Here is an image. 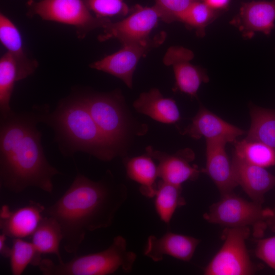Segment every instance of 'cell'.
<instances>
[{"mask_svg": "<svg viewBox=\"0 0 275 275\" xmlns=\"http://www.w3.org/2000/svg\"><path fill=\"white\" fill-rule=\"evenodd\" d=\"M112 179L94 181L78 173L71 185L44 213L61 226L64 250L77 252L87 232L106 228L127 198L124 186Z\"/></svg>", "mask_w": 275, "mask_h": 275, "instance_id": "obj_1", "label": "cell"}, {"mask_svg": "<svg viewBox=\"0 0 275 275\" xmlns=\"http://www.w3.org/2000/svg\"><path fill=\"white\" fill-rule=\"evenodd\" d=\"M41 114L16 113L1 118L0 184L14 193L28 187L51 194L60 172L47 160L37 128Z\"/></svg>", "mask_w": 275, "mask_h": 275, "instance_id": "obj_2", "label": "cell"}, {"mask_svg": "<svg viewBox=\"0 0 275 275\" xmlns=\"http://www.w3.org/2000/svg\"><path fill=\"white\" fill-rule=\"evenodd\" d=\"M41 122L53 129L64 156L82 152L109 161L118 153L99 129L80 96L61 101L51 113H42Z\"/></svg>", "mask_w": 275, "mask_h": 275, "instance_id": "obj_3", "label": "cell"}, {"mask_svg": "<svg viewBox=\"0 0 275 275\" xmlns=\"http://www.w3.org/2000/svg\"><path fill=\"white\" fill-rule=\"evenodd\" d=\"M136 259L135 253L127 250L125 238L119 235L102 251L75 256L67 262L59 263L44 258L38 267L44 275H106L119 269L130 272Z\"/></svg>", "mask_w": 275, "mask_h": 275, "instance_id": "obj_4", "label": "cell"}, {"mask_svg": "<svg viewBox=\"0 0 275 275\" xmlns=\"http://www.w3.org/2000/svg\"><path fill=\"white\" fill-rule=\"evenodd\" d=\"M271 214V209L263 208L261 204L248 201L232 193L222 196L203 217L209 223L226 227H252L254 237L260 238L267 228V219Z\"/></svg>", "mask_w": 275, "mask_h": 275, "instance_id": "obj_5", "label": "cell"}, {"mask_svg": "<svg viewBox=\"0 0 275 275\" xmlns=\"http://www.w3.org/2000/svg\"><path fill=\"white\" fill-rule=\"evenodd\" d=\"M28 6V15L72 25L76 28L79 38L94 29L102 28L110 20L94 15L86 0H30Z\"/></svg>", "mask_w": 275, "mask_h": 275, "instance_id": "obj_6", "label": "cell"}, {"mask_svg": "<svg viewBox=\"0 0 275 275\" xmlns=\"http://www.w3.org/2000/svg\"><path fill=\"white\" fill-rule=\"evenodd\" d=\"M250 234L249 227H226L223 231L224 243L204 269L206 275H249L256 270L245 241Z\"/></svg>", "mask_w": 275, "mask_h": 275, "instance_id": "obj_7", "label": "cell"}, {"mask_svg": "<svg viewBox=\"0 0 275 275\" xmlns=\"http://www.w3.org/2000/svg\"><path fill=\"white\" fill-rule=\"evenodd\" d=\"M166 36L161 32L146 41L123 44L120 50L92 63L90 67L119 78L132 88L133 73L140 60L162 43Z\"/></svg>", "mask_w": 275, "mask_h": 275, "instance_id": "obj_8", "label": "cell"}, {"mask_svg": "<svg viewBox=\"0 0 275 275\" xmlns=\"http://www.w3.org/2000/svg\"><path fill=\"white\" fill-rule=\"evenodd\" d=\"M80 96L99 129L117 150L124 140L127 125L116 96L108 94Z\"/></svg>", "mask_w": 275, "mask_h": 275, "instance_id": "obj_9", "label": "cell"}, {"mask_svg": "<svg viewBox=\"0 0 275 275\" xmlns=\"http://www.w3.org/2000/svg\"><path fill=\"white\" fill-rule=\"evenodd\" d=\"M160 19V14L154 5L145 7L136 5L125 19L115 22L111 20L107 22L98 39L104 41L116 39L122 44L146 41L150 38V33Z\"/></svg>", "mask_w": 275, "mask_h": 275, "instance_id": "obj_10", "label": "cell"}, {"mask_svg": "<svg viewBox=\"0 0 275 275\" xmlns=\"http://www.w3.org/2000/svg\"><path fill=\"white\" fill-rule=\"evenodd\" d=\"M194 57L193 51L182 46L168 48L163 61L167 66H172L175 78V89L191 96H196L203 82L209 78L202 69L190 63Z\"/></svg>", "mask_w": 275, "mask_h": 275, "instance_id": "obj_11", "label": "cell"}, {"mask_svg": "<svg viewBox=\"0 0 275 275\" xmlns=\"http://www.w3.org/2000/svg\"><path fill=\"white\" fill-rule=\"evenodd\" d=\"M147 153L158 161V177L161 180L177 185H181L188 180L196 179L203 169H200L191 162L195 154L186 148L170 154L159 151H153L151 147L146 149Z\"/></svg>", "mask_w": 275, "mask_h": 275, "instance_id": "obj_12", "label": "cell"}, {"mask_svg": "<svg viewBox=\"0 0 275 275\" xmlns=\"http://www.w3.org/2000/svg\"><path fill=\"white\" fill-rule=\"evenodd\" d=\"M45 208L43 205L33 201L14 210L3 206L0 211L2 233L13 239L31 236L44 217Z\"/></svg>", "mask_w": 275, "mask_h": 275, "instance_id": "obj_13", "label": "cell"}, {"mask_svg": "<svg viewBox=\"0 0 275 275\" xmlns=\"http://www.w3.org/2000/svg\"><path fill=\"white\" fill-rule=\"evenodd\" d=\"M245 131L224 120L201 105L191 123L182 132L194 139L204 138L206 140H219L226 143L234 142Z\"/></svg>", "mask_w": 275, "mask_h": 275, "instance_id": "obj_14", "label": "cell"}, {"mask_svg": "<svg viewBox=\"0 0 275 275\" xmlns=\"http://www.w3.org/2000/svg\"><path fill=\"white\" fill-rule=\"evenodd\" d=\"M231 164L237 185L253 202L262 205L265 194L275 186V175L265 168L249 163L234 155Z\"/></svg>", "mask_w": 275, "mask_h": 275, "instance_id": "obj_15", "label": "cell"}, {"mask_svg": "<svg viewBox=\"0 0 275 275\" xmlns=\"http://www.w3.org/2000/svg\"><path fill=\"white\" fill-rule=\"evenodd\" d=\"M200 241L195 237L172 232H168L160 237L150 235L147 239L144 254L154 262L162 261L164 255L189 261Z\"/></svg>", "mask_w": 275, "mask_h": 275, "instance_id": "obj_16", "label": "cell"}, {"mask_svg": "<svg viewBox=\"0 0 275 275\" xmlns=\"http://www.w3.org/2000/svg\"><path fill=\"white\" fill-rule=\"evenodd\" d=\"M275 0L252 1L242 4L239 13L232 20L245 38L256 32L269 35L274 27Z\"/></svg>", "mask_w": 275, "mask_h": 275, "instance_id": "obj_17", "label": "cell"}, {"mask_svg": "<svg viewBox=\"0 0 275 275\" xmlns=\"http://www.w3.org/2000/svg\"><path fill=\"white\" fill-rule=\"evenodd\" d=\"M226 144L223 141L206 140V162L203 173L209 176L222 196L233 193L238 186L226 151Z\"/></svg>", "mask_w": 275, "mask_h": 275, "instance_id": "obj_18", "label": "cell"}, {"mask_svg": "<svg viewBox=\"0 0 275 275\" xmlns=\"http://www.w3.org/2000/svg\"><path fill=\"white\" fill-rule=\"evenodd\" d=\"M133 106L139 113L159 122L172 124L180 119V112L175 101L164 97L156 88L141 93Z\"/></svg>", "mask_w": 275, "mask_h": 275, "instance_id": "obj_19", "label": "cell"}, {"mask_svg": "<svg viewBox=\"0 0 275 275\" xmlns=\"http://www.w3.org/2000/svg\"><path fill=\"white\" fill-rule=\"evenodd\" d=\"M0 41L16 62L19 80L27 77L35 71L38 64L26 56L19 30L14 23L2 13L0 14Z\"/></svg>", "mask_w": 275, "mask_h": 275, "instance_id": "obj_20", "label": "cell"}, {"mask_svg": "<svg viewBox=\"0 0 275 275\" xmlns=\"http://www.w3.org/2000/svg\"><path fill=\"white\" fill-rule=\"evenodd\" d=\"M152 158L147 153L130 158L126 162L127 176L138 183L141 193L149 198L154 197L157 188L156 180L158 177L157 166Z\"/></svg>", "mask_w": 275, "mask_h": 275, "instance_id": "obj_21", "label": "cell"}, {"mask_svg": "<svg viewBox=\"0 0 275 275\" xmlns=\"http://www.w3.org/2000/svg\"><path fill=\"white\" fill-rule=\"evenodd\" d=\"M60 225L54 218L44 216L31 236V242L41 254H53L59 262H63L60 246L63 240Z\"/></svg>", "mask_w": 275, "mask_h": 275, "instance_id": "obj_22", "label": "cell"}, {"mask_svg": "<svg viewBox=\"0 0 275 275\" xmlns=\"http://www.w3.org/2000/svg\"><path fill=\"white\" fill-rule=\"evenodd\" d=\"M251 124L246 139L262 143L275 151V112L252 106Z\"/></svg>", "mask_w": 275, "mask_h": 275, "instance_id": "obj_23", "label": "cell"}, {"mask_svg": "<svg viewBox=\"0 0 275 275\" xmlns=\"http://www.w3.org/2000/svg\"><path fill=\"white\" fill-rule=\"evenodd\" d=\"M155 209L160 219L170 222L176 209L186 204L182 195V187L160 180L154 196Z\"/></svg>", "mask_w": 275, "mask_h": 275, "instance_id": "obj_24", "label": "cell"}, {"mask_svg": "<svg viewBox=\"0 0 275 275\" xmlns=\"http://www.w3.org/2000/svg\"><path fill=\"white\" fill-rule=\"evenodd\" d=\"M19 81L16 62L9 52L0 59V114L4 118L13 113L10 101L15 84Z\"/></svg>", "mask_w": 275, "mask_h": 275, "instance_id": "obj_25", "label": "cell"}, {"mask_svg": "<svg viewBox=\"0 0 275 275\" xmlns=\"http://www.w3.org/2000/svg\"><path fill=\"white\" fill-rule=\"evenodd\" d=\"M233 155L249 163L264 168L275 165V151L257 141L246 139L235 141Z\"/></svg>", "mask_w": 275, "mask_h": 275, "instance_id": "obj_26", "label": "cell"}, {"mask_svg": "<svg viewBox=\"0 0 275 275\" xmlns=\"http://www.w3.org/2000/svg\"><path fill=\"white\" fill-rule=\"evenodd\" d=\"M41 255L32 242L13 239L9 257L12 274H21L29 265L38 266L42 259Z\"/></svg>", "mask_w": 275, "mask_h": 275, "instance_id": "obj_27", "label": "cell"}, {"mask_svg": "<svg viewBox=\"0 0 275 275\" xmlns=\"http://www.w3.org/2000/svg\"><path fill=\"white\" fill-rule=\"evenodd\" d=\"M218 11L209 7L203 1L191 5L182 15L179 21L194 29L200 37L205 35V28L216 17Z\"/></svg>", "mask_w": 275, "mask_h": 275, "instance_id": "obj_28", "label": "cell"}, {"mask_svg": "<svg viewBox=\"0 0 275 275\" xmlns=\"http://www.w3.org/2000/svg\"><path fill=\"white\" fill-rule=\"evenodd\" d=\"M86 2L90 11L99 18L123 16L129 12L123 0H86Z\"/></svg>", "mask_w": 275, "mask_h": 275, "instance_id": "obj_29", "label": "cell"}, {"mask_svg": "<svg viewBox=\"0 0 275 275\" xmlns=\"http://www.w3.org/2000/svg\"><path fill=\"white\" fill-rule=\"evenodd\" d=\"M203 0H155V7L161 20L171 23L179 21L182 15L193 4Z\"/></svg>", "mask_w": 275, "mask_h": 275, "instance_id": "obj_30", "label": "cell"}, {"mask_svg": "<svg viewBox=\"0 0 275 275\" xmlns=\"http://www.w3.org/2000/svg\"><path fill=\"white\" fill-rule=\"evenodd\" d=\"M255 255L275 270V236L258 240Z\"/></svg>", "mask_w": 275, "mask_h": 275, "instance_id": "obj_31", "label": "cell"}, {"mask_svg": "<svg viewBox=\"0 0 275 275\" xmlns=\"http://www.w3.org/2000/svg\"><path fill=\"white\" fill-rule=\"evenodd\" d=\"M203 1L212 9L218 11L226 9L230 0H203Z\"/></svg>", "mask_w": 275, "mask_h": 275, "instance_id": "obj_32", "label": "cell"}, {"mask_svg": "<svg viewBox=\"0 0 275 275\" xmlns=\"http://www.w3.org/2000/svg\"><path fill=\"white\" fill-rule=\"evenodd\" d=\"M7 236L2 233L0 235V254L3 257L9 258L11 248H10L7 243Z\"/></svg>", "mask_w": 275, "mask_h": 275, "instance_id": "obj_33", "label": "cell"}, {"mask_svg": "<svg viewBox=\"0 0 275 275\" xmlns=\"http://www.w3.org/2000/svg\"><path fill=\"white\" fill-rule=\"evenodd\" d=\"M272 210V214L267 219V227L275 232V206Z\"/></svg>", "mask_w": 275, "mask_h": 275, "instance_id": "obj_34", "label": "cell"}]
</instances>
